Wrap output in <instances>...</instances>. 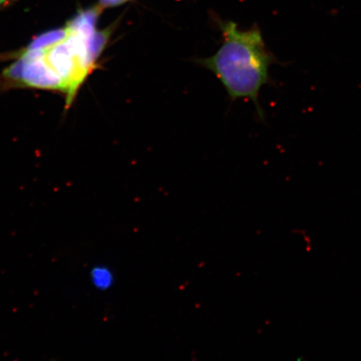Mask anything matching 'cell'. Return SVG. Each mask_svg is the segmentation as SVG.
Masks as SVG:
<instances>
[{
	"label": "cell",
	"instance_id": "obj_4",
	"mask_svg": "<svg viewBox=\"0 0 361 361\" xmlns=\"http://www.w3.org/2000/svg\"><path fill=\"white\" fill-rule=\"evenodd\" d=\"M130 1V0H100L98 6L101 8H114L123 6V4Z\"/></svg>",
	"mask_w": 361,
	"mask_h": 361
},
{
	"label": "cell",
	"instance_id": "obj_5",
	"mask_svg": "<svg viewBox=\"0 0 361 361\" xmlns=\"http://www.w3.org/2000/svg\"><path fill=\"white\" fill-rule=\"evenodd\" d=\"M18 1L19 0H0V10L11 7Z\"/></svg>",
	"mask_w": 361,
	"mask_h": 361
},
{
	"label": "cell",
	"instance_id": "obj_3",
	"mask_svg": "<svg viewBox=\"0 0 361 361\" xmlns=\"http://www.w3.org/2000/svg\"><path fill=\"white\" fill-rule=\"evenodd\" d=\"M90 277L92 286L98 290L106 291L114 286L115 275L107 266H94L90 271Z\"/></svg>",
	"mask_w": 361,
	"mask_h": 361
},
{
	"label": "cell",
	"instance_id": "obj_2",
	"mask_svg": "<svg viewBox=\"0 0 361 361\" xmlns=\"http://www.w3.org/2000/svg\"><path fill=\"white\" fill-rule=\"evenodd\" d=\"M219 26L224 37L222 45L214 56L197 62L213 72L231 100L252 101L263 117L259 96L264 85L269 83L270 66L276 59L266 48L258 27L240 30L231 21L220 22Z\"/></svg>",
	"mask_w": 361,
	"mask_h": 361
},
{
	"label": "cell",
	"instance_id": "obj_1",
	"mask_svg": "<svg viewBox=\"0 0 361 361\" xmlns=\"http://www.w3.org/2000/svg\"><path fill=\"white\" fill-rule=\"evenodd\" d=\"M102 8L82 11L65 28L39 36L4 71L11 85L58 90L71 105L81 85L96 69L116 24L97 29Z\"/></svg>",
	"mask_w": 361,
	"mask_h": 361
}]
</instances>
